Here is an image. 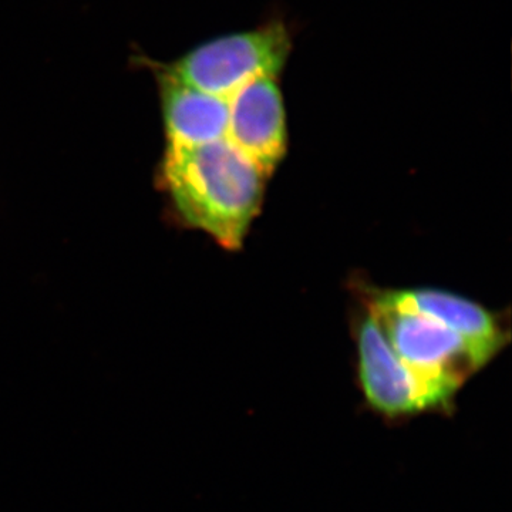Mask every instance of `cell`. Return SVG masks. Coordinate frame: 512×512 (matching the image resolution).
I'll return each instance as SVG.
<instances>
[{"instance_id": "cell-2", "label": "cell", "mask_w": 512, "mask_h": 512, "mask_svg": "<svg viewBox=\"0 0 512 512\" xmlns=\"http://www.w3.org/2000/svg\"><path fill=\"white\" fill-rule=\"evenodd\" d=\"M292 49V33L286 23L271 20L195 47L168 70L188 86L229 99L259 77H279Z\"/></svg>"}, {"instance_id": "cell-3", "label": "cell", "mask_w": 512, "mask_h": 512, "mask_svg": "<svg viewBox=\"0 0 512 512\" xmlns=\"http://www.w3.org/2000/svg\"><path fill=\"white\" fill-rule=\"evenodd\" d=\"M404 365L451 396L484 365L473 348L450 329L419 313L377 298L370 311Z\"/></svg>"}, {"instance_id": "cell-6", "label": "cell", "mask_w": 512, "mask_h": 512, "mask_svg": "<svg viewBox=\"0 0 512 512\" xmlns=\"http://www.w3.org/2000/svg\"><path fill=\"white\" fill-rule=\"evenodd\" d=\"M168 146L198 147L228 136L229 99L188 86L163 67L158 73Z\"/></svg>"}, {"instance_id": "cell-1", "label": "cell", "mask_w": 512, "mask_h": 512, "mask_svg": "<svg viewBox=\"0 0 512 512\" xmlns=\"http://www.w3.org/2000/svg\"><path fill=\"white\" fill-rule=\"evenodd\" d=\"M268 175L228 138L167 147L160 181L175 210L222 247L238 249L258 214Z\"/></svg>"}, {"instance_id": "cell-5", "label": "cell", "mask_w": 512, "mask_h": 512, "mask_svg": "<svg viewBox=\"0 0 512 512\" xmlns=\"http://www.w3.org/2000/svg\"><path fill=\"white\" fill-rule=\"evenodd\" d=\"M279 77H259L229 97L228 140L261 167L275 170L286 148V114Z\"/></svg>"}, {"instance_id": "cell-4", "label": "cell", "mask_w": 512, "mask_h": 512, "mask_svg": "<svg viewBox=\"0 0 512 512\" xmlns=\"http://www.w3.org/2000/svg\"><path fill=\"white\" fill-rule=\"evenodd\" d=\"M359 375L367 402L377 412L397 417L441 409L454 396L404 365L384 338L372 313L359 329Z\"/></svg>"}, {"instance_id": "cell-7", "label": "cell", "mask_w": 512, "mask_h": 512, "mask_svg": "<svg viewBox=\"0 0 512 512\" xmlns=\"http://www.w3.org/2000/svg\"><path fill=\"white\" fill-rule=\"evenodd\" d=\"M380 298L396 308L433 319L457 333L473 348L484 365L503 346V330L497 319L483 306L461 296L433 289H412L386 293Z\"/></svg>"}]
</instances>
